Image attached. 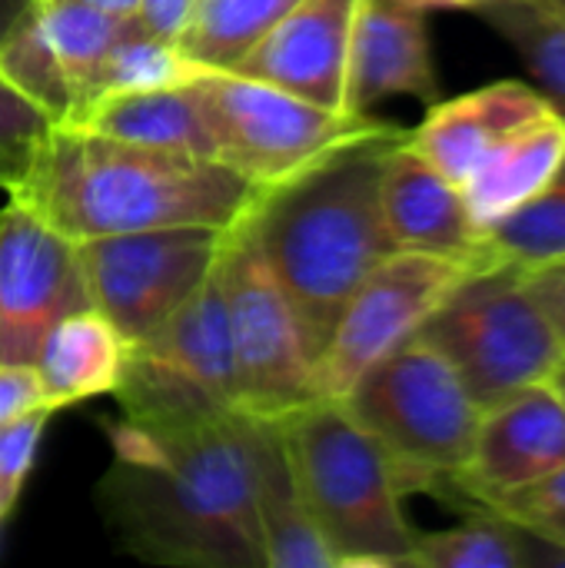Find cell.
I'll list each match as a JSON object with an SVG mask.
<instances>
[{
    "label": "cell",
    "mask_w": 565,
    "mask_h": 568,
    "mask_svg": "<svg viewBox=\"0 0 565 568\" xmlns=\"http://www.w3.org/2000/svg\"><path fill=\"white\" fill-rule=\"evenodd\" d=\"M110 449L97 503L120 549L160 566L266 568L246 413L123 416L110 426Z\"/></svg>",
    "instance_id": "6da1fadb"
},
{
    "label": "cell",
    "mask_w": 565,
    "mask_h": 568,
    "mask_svg": "<svg viewBox=\"0 0 565 568\" xmlns=\"http://www.w3.org/2000/svg\"><path fill=\"white\" fill-rule=\"evenodd\" d=\"M266 190L230 166L57 123L10 200L73 243L160 226H240Z\"/></svg>",
    "instance_id": "7a4b0ae2"
},
{
    "label": "cell",
    "mask_w": 565,
    "mask_h": 568,
    "mask_svg": "<svg viewBox=\"0 0 565 568\" xmlns=\"http://www.w3.org/2000/svg\"><path fill=\"white\" fill-rule=\"evenodd\" d=\"M406 133L336 150L300 176L270 186L246 216L260 256L300 320L313 363L360 283L396 253L383 220L380 176L386 150Z\"/></svg>",
    "instance_id": "3957f363"
},
{
    "label": "cell",
    "mask_w": 565,
    "mask_h": 568,
    "mask_svg": "<svg viewBox=\"0 0 565 568\" xmlns=\"http://www.w3.org/2000/svg\"><path fill=\"white\" fill-rule=\"evenodd\" d=\"M310 516L336 568H410L420 532L370 433L340 399H313L276 419Z\"/></svg>",
    "instance_id": "277c9868"
},
{
    "label": "cell",
    "mask_w": 565,
    "mask_h": 568,
    "mask_svg": "<svg viewBox=\"0 0 565 568\" xmlns=\"http://www.w3.org/2000/svg\"><path fill=\"white\" fill-rule=\"evenodd\" d=\"M386 456L400 493L453 496L483 409L453 366L416 333L376 359L340 399Z\"/></svg>",
    "instance_id": "5b68a950"
},
{
    "label": "cell",
    "mask_w": 565,
    "mask_h": 568,
    "mask_svg": "<svg viewBox=\"0 0 565 568\" xmlns=\"http://www.w3.org/2000/svg\"><path fill=\"white\" fill-rule=\"evenodd\" d=\"M190 83L213 160L263 190L300 176L343 146L403 130L370 113L326 110L236 70H200Z\"/></svg>",
    "instance_id": "8992f818"
},
{
    "label": "cell",
    "mask_w": 565,
    "mask_h": 568,
    "mask_svg": "<svg viewBox=\"0 0 565 568\" xmlns=\"http://www.w3.org/2000/svg\"><path fill=\"white\" fill-rule=\"evenodd\" d=\"M486 413L526 386L546 383L563 349L513 263L470 273L416 329Z\"/></svg>",
    "instance_id": "52a82bcc"
},
{
    "label": "cell",
    "mask_w": 565,
    "mask_h": 568,
    "mask_svg": "<svg viewBox=\"0 0 565 568\" xmlns=\"http://www.w3.org/2000/svg\"><path fill=\"white\" fill-rule=\"evenodd\" d=\"M130 419H203L240 413L226 293L216 270L150 336L130 343L113 393Z\"/></svg>",
    "instance_id": "ba28073f"
},
{
    "label": "cell",
    "mask_w": 565,
    "mask_h": 568,
    "mask_svg": "<svg viewBox=\"0 0 565 568\" xmlns=\"http://www.w3.org/2000/svg\"><path fill=\"white\" fill-rule=\"evenodd\" d=\"M220 280L226 293L240 413L280 419L320 399L300 320L260 256L246 220L226 236Z\"/></svg>",
    "instance_id": "9c48e42d"
},
{
    "label": "cell",
    "mask_w": 565,
    "mask_h": 568,
    "mask_svg": "<svg viewBox=\"0 0 565 568\" xmlns=\"http://www.w3.org/2000/svg\"><path fill=\"white\" fill-rule=\"evenodd\" d=\"M230 230L220 226H160L80 240V266L90 303L127 343L150 336L176 313L216 270Z\"/></svg>",
    "instance_id": "30bf717a"
},
{
    "label": "cell",
    "mask_w": 565,
    "mask_h": 568,
    "mask_svg": "<svg viewBox=\"0 0 565 568\" xmlns=\"http://www.w3.org/2000/svg\"><path fill=\"white\" fill-rule=\"evenodd\" d=\"M483 266L490 263L413 250L390 253L350 296L326 349L313 363L316 396L343 399L376 359L410 339L433 310Z\"/></svg>",
    "instance_id": "8fae6325"
},
{
    "label": "cell",
    "mask_w": 565,
    "mask_h": 568,
    "mask_svg": "<svg viewBox=\"0 0 565 568\" xmlns=\"http://www.w3.org/2000/svg\"><path fill=\"white\" fill-rule=\"evenodd\" d=\"M87 306L77 243L10 200L0 210V363H33L47 329Z\"/></svg>",
    "instance_id": "7c38bea8"
},
{
    "label": "cell",
    "mask_w": 565,
    "mask_h": 568,
    "mask_svg": "<svg viewBox=\"0 0 565 568\" xmlns=\"http://www.w3.org/2000/svg\"><path fill=\"white\" fill-rule=\"evenodd\" d=\"M559 466H565V403L549 383H536L483 413L473 456L453 479L450 503L476 509Z\"/></svg>",
    "instance_id": "4fadbf2b"
},
{
    "label": "cell",
    "mask_w": 565,
    "mask_h": 568,
    "mask_svg": "<svg viewBox=\"0 0 565 568\" xmlns=\"http://www.w3.org/2000/svg\"><path fill=\"white\" fill-rule=\"evenodd\" d=\"M356 7L360 0H300L233 70L326 110H346L343 87Z\"/></svg>",
    "instance_id": "5bb4252c"
},
{
    "label": "cell",
    "mask_w": 565,
    "mask_h": 568,
    "mask_svg": "<svg viewBox=\"0 0 565 568\" xmlns=\"http://www.w3.org/2000/svg\"><path fill=\"white\" fill-rule=\"evenodd\" d=\"M386 97H416L423 103L440 100L426 10L406 0H360L343 103L350 113H370V106Z\"/></svg>",
    "instance_id": "9a60e30c"
},
{
    "label": "cell",
    "mask_w": 565,
    "mask_h": 568,
    "mask_svg": "<svg viewBox=\"0 0 565 568\" xmlns=\"http://www.w3.org/2000/svg\"><path fill=\"white\" fill-rule=\"evenodd\" d=\"M380 203L396 250L493 263L460 186L410 143V133L383 156Z\"/></svg>",
    "instance_id": "2e32d148"
},
{
    "label": "cell",
    "mask_w": 565,
    "mask_h": 568,
    "mask_svg": "<svg viewBox=\"0 0 565 568\" xmlns=\"http://www.w3.org/2000/svg\"><path fill=\"white\" fill-rule=\"evenodd\" d=\"M553 110L546 97L523 80H500L456 100L430 103L426 120L410 130V143L456 186L490 156V150L526 120Z\"/></svg>",
    "instance_id": "e0dca14e"
},
{
    "label": "cell",
    "mask_w": 565,
    "mask_h": 568,
    "mask_svg": "<svg viewBox=\"0 0 565 568\" xmlns=\"http://www.w3.org/2000/svg\"><path fill=\"white\" fill-rule=\"evenodd\" d=\"M253 503L266 568H336L310 516L283 429L276 419L246 416Z\"/></svg>",
    "instance_id": "ac0fdd59"
},
{
    "label": "cell",
    "mask_w": 565,
    "mask_h": 568,
    "mask_svg": "<svg viewBox=\"0 0 565 568\" xmlns=\"http://www.w3.org/2000/svg\"><path fill=\"white\" fill-rule=\"evenodd\" d=\"M563 156L565 120L556 110H546L503 136L460 186L476 230L486 236L493 226L526 206L549 183Z\"/></svg>",
    "instance_id": "d6986e66"
},
{
    "label": "cell",
    "mask_w": 565,
    "mask_h": 568,
    "mask_svg": "<svg viewBox=\"0 0 565 568\" xmlns=\"http://www.w3.org/2000/svg\"><path fill=\"white\" fill-rule=\"evenodd\" d=\"M127 353V336L100 310L87 306L63 316L47 329L33 359L47 406L57 413L80 399L117 393Z\"/></svg>",
    "instance_id": "ffe728a7"
},
{
    "label": "cell",
    "mask_w": 565,
    "mask_h": 568,
    "mask_svg": "<svg viewBox=\"0 0 565 568\" xmlns=\"http://www.w3.org/2000/svg\"><path fill=\"white\" fill-rule=\"evenodd\" d=\"M67 126H80L100 136H113L123 143L157 146V150H180L210 156V136L196 106L193 83L153 87V90H123L90 100L77 110Z\"/></svg>",
    "instance_id": "44dd1931"
},
{
    "label": "cell",
    "mask_w": 565,
    "mask_h": 568,
    "mask_svg": "<svg viewBox=\"0 0 565 568\" xmlns=\"http://www.w3.org/2000/svg\"><path fill=\"white\" fill-rule=\"evenodd\" d=\"M33 20H37V30L43 37L57 70L63 73V80L70 87L73 113L83 106L93 70L103 60V53L120 37H127L133 27H140L137 17L107 13V10L90 7L83 0H37L33 3Z\"/></svg>",
    "instance_id": "7402d4cb"
},
{
    "label": "cell",
    "mask_w": 565,
    "mask_h": 568,
    "mask_svg": "<svg viewBox=\"0 0 565 568\" xmlns=\"http://www.w3.org/2000/svg\"><path fill=\"white\" fill-rule=\"evenodd\" d=\"M300 0H196L176 50L196 70H233Z\"/></svg>",
    "instance_id": "603a6c76"
},
{
    "label": "cell",
    "mask_w": 565,
    "mask_h": 568,
    "mask_svg": "<svg viewBox=\"0 0 565 568\" xmlns=\"http://www.w3.org/2000/svg\"><path fill=\"white\" fill-rule=\"evenodd\" d=\"M470 13L483 17L523 57L536 90L565 120V10L536 0H483Z\"/></svg>",
    "instance_id": "cb8c5ba5"
},
{
    "label": "cell",
    "mask_w": 565,
    "mask_h": 568,
    "mask_svg": "<svg viewBox=\"0 0 565 568\" xmlns=\"http://www.w3.org/2000/svg\"><path fill=\"white\" fill-rule=\"evenodd\" d=\"M533 536L500 513L473 509L466 523L420 532L410 568H529Z\"/></svg>",
    "instance_id": "d4e9b609"
},
{
    "label": "cell",
    "mask_w": 565,
    "mask_h": 568,
    "mask_svg": "<svg viewBox=\"0 0 565 568\" xmlns=\"http://www.w3.org/2000/svg\"><path fill=\"white\" fill-rule=\"evenodd\" d=\"M483 250L493 263H513L519 270L565 260V156L526 206L483 236Z\"/></svg>",
    "instance_id": "484cf974"
},
{
    "label": "cell",
    "mask_w": 565,
    "mask_h": 568,
    "mask_svg": "<svg viewBox=\"0 0 565 568\" xmlns=\"http://www.w3.org/2000/svg\"><path fill=\"white\" fill-rule=\"evenodd\" d=\"M200 70L173 47L157 37H150L143 27H133L127 37H120L103 60L93 70L87 100L107 97V93H123V90H153V87H173L193 80ZM80 106V110H83Z\"/></svg>",
    "instance_id": "4316f807"
},
{
    "label": "cell",
    "mask_w": 565,
    "mask_h": 568,
    "mask_svg": "<svg viewBox=\"0 0 565 568\" xmlns=\"http://www.w3.org/2000/svg\"><path fill=\"white\" fill-rule=\"evenodd\" d=\"M57 120L0 73V190L17 193Z\"/></svg>",
    "instance_id": "83f0119b"
},
{
    "label": "cell",
    "mask_w": 565,
    "mask_h": 568,
    "mask_svg": "<svg viewBox=\"0 0 565 568\" xmlns=\"http://www.w3.org/2000/svg\"><path fill=\"white\" fill-rule=\"evenodd\" d=\"M476 509L500 513L509 523L523 526L529 536L565 549V466H559L556 473H549L543 479H536V483H529V486L500 493Z\"/></svg>",
    "instance_id": "f1b7e54d"
},
{
    "label": "cell",
    "mask_w": 565,
    "mask_h": 568,
    "mask_svg": "<svg viewBox=\"0 0 565 568\" xmlns=\"http://www.w3.org/2000/svg\"><path fill=\"white\" fill-rule=\"evenodd\" d=\"M50 416L53 409H33L20 419L0 423V523L13 513L20 499V489L27 483V473L33 466Z\"/></svg>",
    "instance_id": "f546056e"
},
{
    "label": "cell",
    "mask_w": 565,
    "mask_h": 568,
    "mask_svg": "<svg viewBox=\"0 0 565 568\" xmlns=\"http://www.w3.org/2000/svg\"><path fill=\"white\" fill-rule=\"evenodd\" d=\"M523 283H526L529 296L536 300L539 313L546 316L565 356V260L523 270Z\"/></svg>",
    "instance_id": "4dcf8cb0"
},
{
    "label": "cell",
    "mask_w": 565,
    "mask_h": 568,
    "mask_svg": "<svg viewBox=\"0 0 565 568\" xmlns=\"http://www.w3.org/2000/svg\"><path fill=\"white\" fill-rule=\"evenodd\" d=\"M33 409H50L33 363H0V423L20 419Z\"/></svg>",
    "instance_id": "1f68e13d"
},
{
    "label": "cell",
    "mask_w": 565,
    "mask_h": 568,
    "mask_svg": "<svg viewBox=\"0 0 565 568\" xmlns=\"http://www.w3.org/2000/svg\"><path fill=\"white\" fill-rule=\"evenodd\" d=\"M193 7H196V0H140L133 17H137V23H140L150 37H157V40L176 47L180 33H183L186 23H190Z\"/></svg>",
    "instance_id": "d6a6232c"
},
{
    "label": "cell",
    "mask_w": 565,
    "mask_h": 568,
    "mask_svg": "<svg viewBox=\"0 0 565 568\" xmlns=\"http://www.w3.org/2000/svg\"><path fill=\"white\" fill-rule=\"evenodd\" d=\"M37 0H0V43L10 37V30L30 13V7H33Z\"/></svg>",
    "instance_id": "836d02e7"
},
{
    "label": "cell",
    "mask_w": 565,
    "mask_h": 568,
    "mask_svg": "<svg viewBox=\"0 0 565 568\" xmlns=\"http://www.w3.org/2000/svg\"><path fill=\"white\" fill-rule=\"evenodd\" d=\"M83 3H90V7H100V10H107V13L133 17V13H137V3H140V0H83Z\"/></svg>",
    "instance_id": "e575fe53"
},
{
    "label": "cell",
    "mask_w": 565,
    "mask_h": 568,
    "mask_svg": "<svg viewBox=\"0 0 565 568\" xmlns=\"http://www.w3.org/2000/svg\"><path fill=\"white\" fill-rule=\"evenodd\" d=\"M406 3H416L423 10H443V7H450V10H473L480 0H406Z\"/></svg>",
    "instance_id": "d590c367"
},
{
    "label": "cell",
    "mask_w": 565,
    "mask_h": 568,
    "mask_svg": "<svg viewBox=\"0 0 565 568\" xmlns=\"http://www.w3.org/2000/svg\"><path fill=\"white\" fill-rule=\"evenodd\" d=\"M546 383H549V386H553V389L559 393V399L565 403V356L559 359V363H556V369L549 373V379H546Z\"/></svg>",
    "instance_id": "8d00e7d4"
},
{
    "label": "cell",
    "mask_w": 565,
    "mask_h": 568,
    "mask_svg": "<svg viewBox=\"0 0 565 568\" xmlns=\"http://www.w3.org/2000/svg\"><path fill=\"white\" fill-rule=\"evenodd\" d=\"M536 3H546V7H556V10H565V0H536Z\"/></svg>",
    "instance_id": "74e56055"
},
{
    "label": "cell",
    "mask_w": 565,
    "mask_h": 568,
    "mask_svg": "<svg viewBox=\"0 0 565 568\" xmlns=\"http://www.w3.org/2000/svg\"><path fill=\"white\" fill-rule=\"evenodd\" d=\"M480 3H483V0H480Z\"/></svg>",
    "instance_id": "f35d334b"
}]
</instances>
